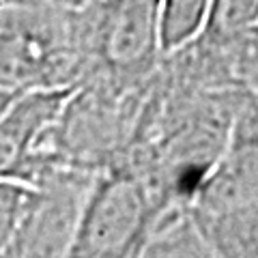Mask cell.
Listing matches in <instances>:
<instances>
[{
    "label": "cell",
    "instance_id": "obj_1",
    "mask_svg": "<svg viewBox=\"0 0 258 258\" xmlns=\"http://www.w3.org/2000/svg\"><path fill=\"white\" fill-rule=\"evenodd\" d=\"M82 82L140 84L155 76L161 50V0H88L71 7Z\"/></svg>",
    "mask_w": 258,
    "mask_h": 258
},
{
    "label": "cell",
    "instance_id": "obj_2",
    "mask_svg": "<svg viewBox=\"0 0 258 258\" xmlns=\"http://www.w3.org/2000/svg\"><path fill=\"white\" fill-rule=\"evenodd\" d=\"M80 78L71 7L0 3V93L76 88Z\"/></svg>",
    "mask_w": 258,
    "mask_h": 258
},
{
    "label": "cell",
    "instance_id": "obj_3",
    "mask_svg": "<svg viewBox=\"0 0 258 258\" xmlns=\"http://www.w3.org/2000/svg\"><path fill=\"white\" fill-rule=\"evenodd\" d=\"M168 213L140 174L127 168L99 172L67 258H140Z\"/></svg>",
    "mask_w": 258,
    "mask_h": 258
},
{
    "label": "cell",
    "instance_id": "obj_4",
    "mask_svg": "<svg viewBox=\"0 0 258 258\" xmlns=\"http://www.w3.org/2000/svg\"><path fill=\"white\" fill-rule=\"evenodd\" d=\"M95 179V172L71 166L43 168L28 185L13 258H67Z\"/></svg>",
    "mask_w": 258,
    "mask_h": 258
},
{
    "label": "cell",
    "instance_id": "obj_5",
    "mask_svg": "<svg viewBox=\"0 0 258 258\" xmlns=\"http://www.w3.org/2000/svg\"><path fill=\"white\" fill-rule=\"evenodd\" d=\"M254 207H258V93L249 88L189 211L196 217H220Z\"/></svg>",
    "mask_w": 258,
    "mask_h": 258
},
{
    "label": "cell",
    "instance_id": "obj_6",
    "mask_svg": "<svg viewBox=\"0 0 258 258\" xmlns=\"http://www.w3.org/2000/svg\"><path fill=\"white\" fill-rule=\"evenodd\" d=\"M74 88H45L13 95L0 110V179L26 185L47 129Z\"/></svg>",
    "mask_w": 258,
    "mask_h": 258
},
{
    "label": "cell",
    "instance_id": "obj_7",
    "mask_svg": "<svg viewBox=\"0 0 258 258\" xmlns=\"http://www.w3.org/2000/svg\"><path fill=\"white\" fill-rule=\"evenodd\" d=\"M140 258H220L189 209L161 217Z\"/></svg>",
    "mask_w": 258,
    "mask_h": 258
},
{
    "label": "cell",
    "instance_id": "obj_8",
    "mask_svg": "<svg viewBox=\"0 0 258 258\" xmlns=\"http://www.w3.org/2000/svg\"><path fill=\"white\" fill-rule=\"evenodd\" d=\"M256 24L258 0H213L205 28L194 41L235 56L239 64V47Z\"/></svg>",
    "mask_w": 258,
    "mask_h": 258
},
{
    "label": "cell",
    "instance_id": "obj_9",
    "mask_svg": "<svg viewBox=\"0 0 258 258\" xmlns=\"http://www.w3.org/2000/svg\"><path fill=\"white\" fill-rule=\"evenodd\" d=\"M213 0H161V50L172 54L203 32Z\"/></svg>",
    "mask_w": 258,
    "mask_h": 258
},
{
    "label": "cell",
    "instance_id": "obj_10",
    "mask_svg": "<svg viewBox=\"0 0 258 258\" xmlns=\"http://www.w3.org/2000/svg\"><path fill=\"white\" fill-rule=\"evenodd\" d=\"M28 196V185L11 179H0V258H13L15 239H18Z\"/></svg>",
    "mask_w": 258,
    "mask_h": 258
},
{
    "label": "cell",
    "instance_id": "obj_11",
    "mask_svg": "<svg viewBox=\"0 0 258 258\" xmlns=\"http://www.w3.org/2000/svg\"><path fill=\"white\" fill-rule=\"evenodd\" d=\"M239 71L243 76L245 84L256 91L258 88V24L239 47Z\"/></svg>",
    "mask_w": 258,
    "mask_h": 258
},
{
    "label": "cell",
    "instance_id": "obj_12",
    "mask_svg": "<svg viewBox=\"0 0 258 258\" xmlns=\"http://www.w3.org/2000/svg\"><path fill=\"white\" fill-rule=\"evenodd\" d=\"M11 97H13V95H9V93H0V110L7 106V101H9Z\"/></svg>",
    "mask_w": 258,
    "mask_h": 258
},
{
    "label": "cell",
    "instance_id": "obj_13",
    "mask_svg": "<svg viewBox=\"0 0 258 258\" xmlns=\"http://www.w3.org/2000/svg\"><path fill=\"white\" fill-rule=\"evenodd\" d=\"M39 3H47V5H58V7H67V0H39Z\"/></svg>",
    "mask_w": 258,
    "mask_h": 258
},
{
    "label": "cell",
    "instance_id": "obj_14",
    "mask_svg": "<svg viewBox=\"0 0 258 258\" xmlns=\"http://www.w3.org/2000/svg\"><path fill=\"white\" fill-rule=\"evenodd\" d=\"M84 3H88V0H67V7H80Z\"/></svg>",
    "mask_w": 258,
    "mask_h": 258
},
{
    "label": "cell",
    "instance_id": "obj_15",
    "mask_svg": "<svg viewBox=\"0 0 258 258\" xmlns=\"http://www.w3.org/2000/svg\"><path fill=\"white\" fill-rule=\"evenodd\" d=\"M256 93H258V88H256Z\"/></svg>",
    "mask_w": 258,
    "mask_h": 258
}]
</instances>
